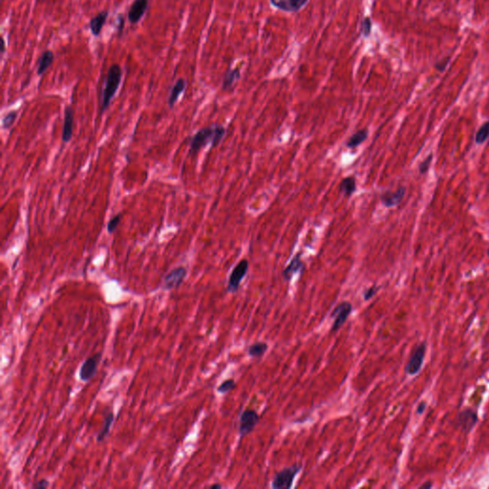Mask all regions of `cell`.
Wrapping results in <instances>:
<instances>
[{"instance_id": "cell-1", "label": "cell", "mask_w": 489, "mask_h": 489, "mask_svg": "<svg viewBox=\"0 0 489 489\" xmlns=\"http://www.w3.org/2000/svg\"><path fill=\"white\" fill-rule=\"evenodd\" d=\"M226 135V128L221 124H213L208 127H204L198 130L190 140L189 155H197L202 148L207 145L216 147L221 143Z\"/></svg>"}, {"instance_id": "cell-2", "label": "cell", "mask_w": 489, "mask_h": 489, "mask_svg": "<svg viewBox=\"0 0 489 489\" xmlns=\"http://www.w3.org/2000/svg\"><path fill=\"white\" fill-rule=\"evenodd\" d=\"M122 79V69L117 63L112 64L109 67L107 71V75L104 81V86L101 93V100H100V113H104L106 111L110 104L111 101L116 96L118 90L121 86Z\"/></svg>"}, {"instance_id": "cell-3", "label": "cell", "mask_w": 489, "mask_h": 489, "mask_svg": "<svg viewBox=\"0 0 489 489\" xmlns=\"http://www.w3.org/2000/svg\"><path fill=\"white\" fill-rule=\"evenodd\" d=\"M302 469L301 465H293L279 471L272 480L271 488L273 489H289L292 487L293 480Z\"/></svg>"}, {"instance_id": "cell-4", "label": "cell", "mask_w": 489, "mask_h": 489, "mask_svg": "<svg viewBox=\"0 0 489 489\" xmlns=\"http://www.w3.org/2000/svg\"><path fill=\"white\" fill-rule=\"evenodd\" d=\"M248 266V261L246 259H243L234 267L229 278V283L227 287V290L229 292L234 293L239 289L242 280L246 275Z\"/></svg>"}, {"instance_id": "cell-5", "label": "cell", "mask_w": 489, "mask_h": 489, "mask_svg": "<svg viewBox=\"0 0 489 489\" xmlns=\"http://www.w3.org/2000/svg\"><path fill=\"white\" fill-rule=\"evenodd\" d=\"M353 311V305L348 302L343 301L339 303L335 308H334L331 316L334 318V324L332 326V332L335 333L337 332L343 325H344L347 318L350 316L351 312Z\"/></svg>"}, {"instance_id": "cell-6", "label": "cell", "mask_w": 489, "mask_h": 489, "mask_svg": "<svg viewBox=\"0 0 489 489\" xmlns=\"http://www.w3.org/2000/svg\"><path fill=\"white\" fill-rule=\"evenodd\" d=\"M260 417L257 412L252 409H246L242 412L240 417V425H239V433L241 437H244L247 434L251 433L255 428L257 423H259Z\"/></svg>"}, {"instance_id": "cell-7", "label": "cell", "mask_w": 489, "mask_h": 489, "mask_svg": "<svg viewBox=\"0 0 489 489\" xmlns=\"http://www.w3.org/2000/svg\"><path fill=\"white\" fill-rule=\"evenodd\" d=\"M100 359H101V353H98L94 356L88 357L82 363V365L80 367V370H79V374H78L79 378L82 381L87 382V381H89L90 379H92L95 377V375L98 372V367L100 364Z\"/></svg>"}, {"instance_id": "cell-8", "label": "cell", "mask_w": 489, "mask_h": 489, "mask_svg": "<svg viewBox=\"0 0 489 489\" xmlns=\"http://www.w3.org/2000/svg\"><path fill=\"white\" fill-rule=\"evenodd\" d=\"M425 352H426V345L424 343L419 345L417 349L413 352L411 357L408 361V364L405 368V372L408 375L415 376L421 371L425 357Z\"/></svg>"}, {"instance_id": "cell-9", "label": "cell", "mask_w": 489, "mask_h": 489, "mask_svg": "<svg viewBox=\"0 0 489 489\" xmlns=\"http://www.w3.org/2000/svg\"><path fill=\"white\" fill-rule=\"evenodd\" d=\"M188 269L185 267H178L170 270L164 278V289L170 290L176 289L182 285L185 278L187 277Z\"/></svg>"}, {"instance_id": "cell-10", "label": "cell", "mask_w": 489, "mask_h": 489, "mask_svg": "<svg viewBox=\"0 0 489 489\" xmlns=\"http://www.w3.org/2000/svg\"><path fill=\"white\" fill-rule=\"evenodd\" d=\"M149 8V0H134L127 13V18L132 25L140 22Z\"/></svg>"}, {"instance_id": "cell-11", "label": "cell", "mask_w": 489, "mask_h": 489, "mask_svg": "<svg viewBox=\"0 0 489 489\" xmlns=\"http://www.w3.org/2000/svg\"><path fill=\"white\" fill-rule=\"evenodd\" d=\"M406 189L400 187L396 191H386L380 195V201L385 208H394L399 206L404 199Z\"/></svg>"}, {"instance_id": "cell-12", "label": "cell", "mask_w": 489, "mask_h": 489, "mask_svg": "<svg viewBox=\"0 0 489 489\" xmlns=\"http://www.w3.org/2000/svg\"><path fill=\"white\" fill-rule=\"evenodd\" d=\"M478 422V416L476 412L473 411L472 409H466L460 413L457 423L461 429H463L466 433H468L471 431L476 423Z\"/></svg>"}, {"instance_id": "cell-13", "label": "cell", "mask_w": 489, "mask_h": 489, "mask_svg": "<svg viewBox=\"0 0 489 489\" xmlns=\"http://www.w3.org/2000/svg\"><path fill=\"white\" fill-rule=\"evenodd\" d=\"M74 115H75V111L72 109L70 105H67L64 110V122H63L62 135H61V140L65 144L69 143L73 138Z\"/></svg>"}, {"instance_id": "cell-14", "label": "cell", "mask_w": 489, "mask_h": 489, "mask_svg": "<svg viewBox=\"0 0 489 489\" xmlns=\"http://www.w3.org/2000/svg\"><path fill=\"white\" fill-rule=\"evenodd\" d=\"M270 4L281 11L295 12L301 10L309 0H269Z\"/></svg>"}, {"instance_id": "cell-15", "label": "cell", "mask_w": 489, "mask_h": 489, "mask_svg": "<svg viewBox=\"0 0 489 489\" xmlns=\"http://www.w3.org/2000/svg\"><path fill=\"white\" fill-rule=\"evenodd\" d=\"M108 15H109V11L104 10V11L98 12L95 16H93L90 19V31L95 37L100 36L101 31H102V29L106 23V20L108 18Z\"/></svg>"}, {"instance_id": "cell-16", "label": "cell", "mask_w": 489, "mask_h": 489, "mask_svg": "<svg viewBox=\"0 0 489 489\" xmlns=\"http://www.w3.org/2000/svg\"><path fill=\"white\" fill-rule=\"evenodd\" d=\"M187 85H188L187 80L185 78H180L176 80V82L171 87L170 93H169V97H168V100H167L168 106L171 109L175 106V104L178 101L179 98L181 97V95L187 89Z\"/></svg>"}, {"instance_id": "cell-17", "label": "cell", "mask_w": 489, "mask_h": 489, "mask_svg": "<svg viewBox=\"0 0 489 489\" xmlns=\"http://www.w3.org/2000/svg\"><path fill=\"white\" fill-rule=\"evenodd\" d=\"M303 269H304V263L301 260V253L299 252L292 258L289 265L284 268L282 272V276L285 281H290L295 273H297L298 271H302Z\"/></svg>"}, {"instance_id": "cell-18", "label": "cell", "mask_w": 489, "mask_h": 489, "mask_svg": "<svg viewBox=\"0 0 489 489\" xmlns=\"http://www.w3.org/2000/svg\"><path fill=\"white\" fill-rule=\"evenodd\" d=\"M241 78V72L239 68L235 69H228L222 81V88L224 91H232L234 89V85Z\"/></svg>"}, {"instance_id": "cell-19", "label": "cell", "mask_w": 489, "mask_h": 489, "mask_svg": "<svg viewBox=\"0 0 489 489\" xmlns=\"http://www.w3.org/2000/svg\"><path fill=\"white\" fill-rule=\"evenodd\" d=\"M55 59V55L51 50H45L37 59V69L36 74L42 76L45 72L52 66Z\"/></svg>"}, {"instance_id": "cell-20", "label": "cell", "mask_w": 489, "mask_h": 489, "mask_svg": "<svg viewBox=\"0 0 489 489\" xmlns=\"http://www.w3.org/2000/svg\"><path fill=\"white\" fill-rule=\"evenodd\" d=\"M356 191V181L354 177H345L339 185V192L346 198H350Z\"/></svg>"}, {"instance_id": "cell-21", "label": "cell", "mask_w": 489, "mask_h": 489, "mask_svg": "<svg viewBox=\"0 0 489 489\" xmlns=\"http://www.w3.org/2000/svg\"><path fill=\"white\" fill-rule=\"evenodd\" d=\"M368 135H369V132H368V129L366 128H363V129L356 131V133L353 134L351 136V138L348 140L347 145H346L347 147L353 149V148H356L357 146H359L366 141Z\"/></svg>"}, {"instance_id": "cell-22", "label": "cell", "mask_w": 489, "mask_h": 489, "mask_svg": "<svg viewBox=\"0 0 489 489\" xmlns=\"http://www.w3.org/2000/svg\"><path fill=\"white\" fill-rule=\"evenodd\" d=\"M113 423H114V414L113 413H109V414H107V416L104 419V422H103V424H102V428L100 429V432L97 435V442L98 443L102 442L108 436V434L110 432V429H111Z\"/></svg>"}, {"instance_id": "cell-23", "label": "cell", "mask_w": 489, "mask_h": 489, "mask_svg": "<svg viewBox=\"0 0 489 489\" xmlns=\"http://www.w3.org/2000/svg\"><path fill=\"white\" fill-rule=\"evenodd\" d=\"M267 350V344L266 342H255L250 345L247 349L248 356L251 357H260L263 356Z\"/></svg>"}, {"instance_id": "cell-24", "label": "cell", "mask_w": 489, "mask_h": 489, "mask_svg": "<svg viewBox=\"0 0 489 489\" xmlns=\"http://www.w3.org/2000/svg\"><path fill=\"white\" fill-rule=\"evenodd\" d=\"M489 139V121L485 122L480 128H479L476 136H475V142L477 145H483L485 144Z\"/></svg>"}, {"instance_id": "cell-25", "label": "cell", "mask_w": 489, "mask_h": 489, "mask_svg": "<svg viewBox=\"0 0 489 489\" xmlns=\"http://www.w3.org/2000/svg\"><path fill=\"white\" fill-rule=\"evenodd\" d=\"M17 115H18V112L15 111V110H11L9 113H7L2 119V128L3 129L11 128V125L14 123L16 118H17Z\"/></svg>"}, {"instance_id": "cell-26", "label": "cell", "mask_w": 489, "mask_h": 489, "mask_svg": "<svg viewBox=\"0 0 489 489\" xmlns=\"http://www.w3.org/2000/svg\"><path fill=\"white\" fill-rule=\"evenodd\" d=\"M121 220H122V214L121 213L115 215L112 219H110V221L107 224V232H108V234H114L116 232V230L118 229V227H119V225L121 223Z\"/></svg>"}, {"instance_id": "cell-27", "label": "cell", "mask_w": 489, "mask_h": 489, "mask_svg": "<svg viewBox=\"0 0 489 489\" xmlns=\"http://www.w3.org/2000/svg\"><path fill=\"white\" fill-rule=\"evenodd\" d=\"M371 33H372V20L369 16H366L363 18L361 22V33L365 38H367L370 36Z\"/></svg>"}, {"instance_id": "cell-28", "label": "cell", "mask_w": 489, "mask_h": 489, "mask_svg": "<svg viewBox=\"0 0 489 489\" xmlns=\"http://www.w3.org/2000/svg\"><path fill=\"white\" fill-rule=\"evenodd\" d=\"M234 388H235V381H234V379L231 378V379L225 380L222 384L217 388V391L220 394H226V393L232 391Z\"/></svg>"}, {"instance_id": "cell-29", "label": "cell", "mask_w": 489, "mask_h": 489, "mask_svg": "<svg viewBox=\"0 0 489 489\" xmlns=\"http://www.w3.org/2000/svg\"><path fill=\"white\" fill-rule=\"evenodd\" d=\"M432 161H433V154H429L425 158V160L423 161L421 164H420V167H419V171L421 174H426L427 171L429 170L430 168V166L432 164Z\"/></svg>"}, {"instance_id": "cell-30", "label": "cell", "mask_w": 489, "mask_h": 489, "mask_svg": "<svg viewBox=\"0 0 489 489\" xmlns=\"http://www.w3.org/2000/svg\"><path fill=\"white\" fill-rule=\"evenodd\" d=\"M124 25H125V19H124V16L122 13L118 14L117 16V19H116V30H117V33H118V35L121 36L122 33H123V30H124Z\"/></svg>"}, {"instance_id": "cell-31", "label": "cell", "mask_w": 489, "mask_h": 489, "mask_svg": "<svg viewBox=\"0 0 489 489\" xmlns=\"http://www.w3.org/2000/svg\"><path fill=\"white\" fill-rule=\"evenodd\" d=\"M378 289H379V288H378L377 286H373V287H371V288L367 289L366 290L363 292V297H364V300L368 301L370 300L371 298H373V297H374V296L377 294Z\"/></svg>"}, {"instance_id": "cell-32", "label": "cell", "mask_w": 489, "mask_h": 489, "mask_svg": "<svg viewBox=\"0 0 489 489\" xmlns=\"http://www.w3.org/2000/svg\"><path fill=\"white\" fill-rule=\"evenodd\" d=\"M449 60H450V57H449V56L445 57V58H444V59L440 60L439 62H437V63H436V65H435V68H436V69H437L439 72H444L445 69H446L447 65H448V63H449Z\"/></svg>"}, {"instance_id": "cell-33", "label": "cell", "mask_w": 489, "mask_h": 489, "mask_svg": "<svg viewBox=\"0 0 489 489\" xmlns=\"http://www.w3.org/2000/svg\"><path fill=\"white\" fill-rule=\"evenodd\" d=\"M48 487H49V482L47 480H40L33 486L34 489H46Z\"/></svg>"}, {"instance_id": "cell-34", "label": "cell", "mask_w": 489, "mask_h": 489, "mask_svg": "<svg viewBox=\"0 0 489 489\" xmlns=\"http://www.w3.org/2000/svg\"><path fill=\"white\" fill-rule=\"evenodd\" d=\"M426 408V403L425 402H422L419 406H418V409H417V413L418 414H423L424 410Z\"/></svg>"}, {"instance_id": "cell-35", "label": "cell", "mask_w": 489, "mask_h": 489, "mask_svg": "<svg viewBox=\"0 0 489 489\" xmlns=\"http://www.w3.org/2000/svg\"><path fill=\"white\" fill-rule=\"evenodd\" d=\"M421 488H422V489H431V488H432V484H430V483H426V484H424L423 486H422Z\"/></svg>"}, {"instance_id": "cell-36", "label": "cell", "mask_w": 489, "mask_h": 489, "mask_svg": "<svg viewBox=\"0 0 489 489\" xmlns=\"http://www.w3.org/2000/svg\"><path fill=\"white\" fill-rule=\"evenodd\" d=\"M211 489H222V486L219 484H215L211 486Z\"/></svg>"}, {"instance_id": "cell-37", "label": "cell", "mask_w": 489, "mask_h": 489, "mask_svg": "<svg viewBox=\"0 0 489 489\" xmlns=\"http://www.w3.org/2000/svg\"><path fill=\"white\" fill-rule=\"evenodd\" d=\"M5 53V42H4V39H2V50H1V54L4 55Z\"/></svg>"}, {"instance_id": "cell-38", "label": "cell", "mask_w": 489, "mask_h": 489, "mask_svg": "<svg viewBox=\"0 0 489 489\" xmlns=\"http://www.w3.org/2000/svg\"><path fill=\"white\" fill-rule=\"evenodd\" d=\"M488 255L489 256V250H488Z\"/></svg>"}]
</instances>
